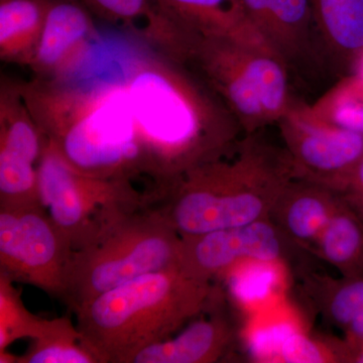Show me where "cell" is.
I'll return each instance as SVG.
<instances>
[{"instance_id":"obj_1","label":"cell","mask_w":363,"mask_h":363,"mask_svg":"<svg viewBox=\"0 0 363 363\" xmlns=\"http://www.w3.org/2000/svg\"><path fill=\"white\" fill-rule=\"evenodd\" d=\"M121 65L155 194L224 156L245 135L213 91L179 60L150 45Z\"/></svg>"},{"instance_id":"obj_2","label":"cell","mask_w":363,"mask_h":363,"mask_svg":"<svg viewBox=\"0 0 363 363\" xmlns=\"http://www.w3.org/2000/svg\"><path fill=\"white\" fill-rule=\"evenodd\" d=\"M20 81L45 140L74 168L101 178L145 177L128 90L119 73Z\"/></svg>"},{"instance_id":"obj_3","label":"cell","mask_w":363,"mask_h":363,"mask_svg":"<svg viewBox=\"0 0 363 363\" xmlns=\"http://www.w3.org/2000/svg\"><path fill=\"white\" fill-rule=\"evenodd\" d=\"M294 178L286 150L267 143L259 131L182 177L160 196L166 202L157 210L181 238L247 225L269 218Z\"/></svg>"},{"instance_id":"obj_4","label":"cell","mask_w":363,"mask_h":363,"mask_svg":"<svg viewBox=\"0 0 363 363\" xmlns=\"http://www.w3.org/2000/svg\"><path fill=\"white\" fill-rule=\"evenodd\" d=\"M211 281L180 266L150 272L102 294L75 311L83 342L98 363H131L213 302Z\"/></svg>"},{"instance_id":"obj_5","label":"cell","mask_w":363,"mask_h":363,"mask_svg":"<svg viewBox=\"0 0 363 363\" xmlns=\"http://www.w3.org/2000/svg\"><path fill=\"white\" fill-rule=\"evenodd\" d=\"M181 248L180 234L157 209L119 214L74 250L62 300L75 312L131 279L180 266Z\"/></svg>"},{"instance_id":"obj_6","label":"cell","mask_w":363,"mask_h":363,"mask_svg":"<svg viewBox=\"0 0 363 363\" xmlns=\"http://www.w3.org/2000/svg\"><path fill=\"white\" fill-rule=\"evenodd\" d=\"M180 62L213 91L245 135L278 123L296 101L285 63L240 40L190 32Z\"/></svg>"},{"instance_id":"obj_7","label":"cell","mask_w":363,"mask_h":363,"mask_svg":"<svg viewBox=\"0 0 363 363\" xmlns=\"http://www.w3.org/2000/svg\"><path fill=\"white\" fill-rule=\"evenodd\" d=\"M38 175L40 203L74 250L114 217L142 208L147 201L133 182L101 178L74 168L48 140Z\"/></svg>"},{"instance_id":"obj_8","label":"cell","mask_w":363,"mask_h":363,"mask_svg":"<svg viewBox=\"0 0 363 363\" xmlns=\"http://www.w3.org/2000/svg\"><path fill=\"white\" fill-rule=\"evenodd\" d=\"M73 247L42 204L0 206V272L63 298Z\"/></svg>"},{"instance_id":"obj_9","label":"cell","mask_w":363,"mask_h":363,"mask_svg":"<svg viewBox=\"0 0 363 363\" xmlns=\"http://www.w3.org/2000/svg\"><path fill=\"white\" fill-rule=\"evenodd\" d=\"M294 176L342 194L363 160V131L296 100L278 123Z\"/></svg>"},{"instance_id":"obj_10","label":"cell","mask_w":363,"mask_h":363,"mask_svg":"<svg viewBox=\"0 0 363 363\" xmlns=\"http://www.w3.org/2000/svg\"><path fill=\"white\" fill-rule=\"evenodd\" d=\"M45 136L23 99L20 81L0 84V206L40 204L38 166Z\"/></svg>"},{"instance_id":"obj_11","label":"cell","mask_w":363,"mask_h":363,"mask_svg":"<svg viewBox=\"0 0 363 363\" xmlns=\"http://www.w3.org/2000/svg\"><path fill=\"white\" fill-rule=\"evenodd\" d=\"M269 218L247 225L182 238L180 267L211 281L247 260L284 262L296 247Z\"/></svg>"},{"instance_id":"obj_12","label":"cell","mask_w":363,"mask_h":363,"mask_svg":"<svg viewBox=\"0 0 363 363\" xmlns=\"http://www.w3.org/2000/svg\"><path fill=\"white\" fill-rule=\"evenodd\" d=\"M253 28L289 71L326 70L311 0H240Z\"/></svg>"},{"instance_id":"obj_13","label":"cell","mask_w":363,"mask_h":363,"mask_svg":"<svg viewBox=\"0 0 363 363\" xmlns=\"http://www.w3.org/2000/svg\"><path fill=\"white\" fill-rule=\"evenodd\" d=\"M99 40L92 13L79 0H52L44 30L28 68L33 77L77 73Z\"/></svg>"},{"instance_id":"obj_14","label":"cell","mask_w":363,"mask_h":363,"mask_svg":"<svg viewBox=\"0 0 363 363\" xmlns=\"http://www.w3.org/2000/svg\"><path fill=\"white\" fill-rule=\"evenodd\" d=\"M327 68L342 77L363 64V0H311Z\"/></svg>"},{"instance_id":"obj_15","label":"cell","mask_w":363,"mask_h":363,"mask_svg":"<svg viewBox=\"0 0 363 363\" xmlns=\"http://www.w3.org/2000/svg\"><path fill=\"white\" fill-rule=\"evenodd\" d=\"M340 198L330 189L294 178L274 203L269 219L295 245L314 247Z\"/></svg>"},{"instance_id":"obj_16","label":"cell","mask_w":363,"mask_h":363,"mask_svg":"<svg viewBox=\"0 0 363 363\" xmlns=\"http://www.w3.org/2000/svg\"><path fill=\"white\" fill-rule=\"evenodd\" d=\"M155 1L167 18L184 30L203 35L231 38L272 52L248 21L240 0Z\"/></svg>"},{"instance_id":"obj_17","label":"cell","mask_w":363,"mask_h":363,"mask_svg":"<svg viewBox=\"0 0 363 363\" xmlns=\"http://www.w3.org/2000/svg\"><path fill=\"white\" fill-rule=\"evenodd\" d=\"M235 331L228 320L213 315L192 322L180 334L140 351L131 363H210L230 350Z\"/></svg>"},{"instance_id":"obj_18","label":"cell","mask_w":363,"mask_h":363,"mask_svg":"<svg viewBox=\"0 0 363 363\" xmlns=\"http://www.w3.org/2000/svg\"><path fill=\"white\" fill-rule=\"evenodd\" d=\"M91 13L123 26L138 39L168 52L175 47L178 26L160 11L155 0H79Z\"/></svg>"},{"instance_id":"obj_19","label":"cell","mask_w":363,"mask_h":363,"mask_svg":"<svg viewBox=\"0 0 363 363\" xmlns=\"http://www.w3.org/2000/svg\"><path fill=\"white\" fill-rule=\"evenodd\" d=\"M52 0H0V58L28 67L44 30Z\"/></svg>"},{"instance_id":"obj_20","label":"cell","mask_w":363,"mask_h":363,"mask_svg":"<svg viewBox=\"0 0 363 363\" xmlns=\"http://www.w3.org/2000/svg\"><path fill=\"white\" fill-rule=\"evenodd\" d=\"M335 211L314 247L347 278L363 277V225L340 195Z\"/></svg>"},{"instance_id":"obj_21","label":"cell","mask_w":363,"mask_h":363,"mask_svg":"<svg viewBox=\"0 0 363 363\" xmlns=\"http://www.w3.org/2000/svg\"><path fill=\"white\" fill-rule=\"evenodd\" d=\"M18 363H98L77 326L66 317L45 319L44 328Z\"/></svg>"},{"instance_id":"obj_22","label":"cell","mask_w":363,"mask_h":363,"mask_svg":"<svg viewBox=\"0 0 363 363\" xmlns=\"http://www.w3.org/2000/svg\"><path fill=\"white\" fill-rule=\"evenodd\" d=\"M313 291L320 311L340 328L345 329L363 312V277L341 279L312 278Z\"/></svg>"},{"instance_id":"obj_23","label":"cell","mask_w":363,"mask_h":363,"mask_svg":"<svg viewBox=\"0 0 363 363\" xmlns=\"http://www.w3.org/2000/svg\"><path fill=\"white\" fill-rule=\"evenodd\" d=\"M13 283L0 272V352L18 339L37 338L45 322L26 309Z\"/></svg>"},{"instance_id":"obj_24","label":"cell","mask_w":363,"mask_h":363,"mask_svg":"<svg viewBox=\"0 0 363 363\" xmlns=\"http://www.w3.org/2000/svg\"><path fill=\"white\" fill-rule=\"evenodd\" d=\"M272 353L278 362L286 363H323L340 362L338 353L327 350L296 329L281 328Z\"/></svg>"},{"instance_id":"obj_25","label":"cell","mask_w":363,"mask_h":363,"mask_svg":"<svg viewBox=\"0 0 363 363\" xmlns=\"http://www.w3.org/2000/svg\"><path fill=\"white\" fill-rule=\"evenodd\" d=\"M341 195L354 196V197L363 198V160L358 164L357 169L351 175L345 190Z\"/></svg>"},{"instance_id":"obj_26","label":"cell","mask_w":363,"mask_h":363,"mask_svg":"<svg viewBox=\"0 0 363 363\" xmlns=\"http://www.w3.org/2000/svg\"><path fill=\"white\" fill-rule=\"evenodd\" d=\"M342 197L347 202L348 206L354 212V214L357 215V218L359 219L363 225V198L350 195H342Z\"/></svg>"},{"instance_id":"obj_27","label":"cell","mask_w":363,"mask_h":363,"mask_svg":"<svg viewBox=\"0 0 363 363\" xmlns=\"http://www.w3.org/2000/svg\"><path fill=\"white\" fill-rule=\"evenodd\" d=\"M348 362L363 363V343L350 351Z\"/></svg>"}]
</instances>
